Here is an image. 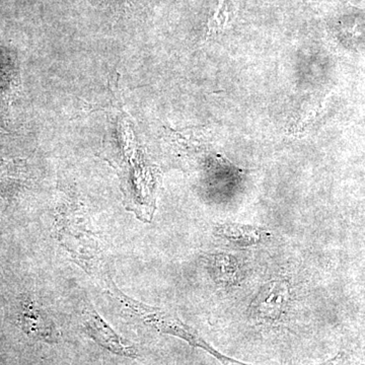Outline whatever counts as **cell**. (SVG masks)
<instances>
[{"label": "cell", "instance_id": "cell-6", "mask_svg": "<svg viewBox=\"0 0 365 365\" xmlns=\"http://www.w3.org/2000/svg\"><path fill=\"white\" fill-rule=\"evenodd\" d=\"M208 266L216 282L222 285H234L241 276V265L232 255L212 254L208 257Z\"/></svg>", "mask_w": 365, "mask_h": 365}, {"label": "cell", "instance_id": "cell-1", "mask_svg": "<svg viewBox=\"0 0 365 365\" xmlns=\"http://www.w3.org/2000/svg\"><path fill=\"white\" fill-rule=\"evenodd\" d=\"M292 289L289 281L274 278L262 287L251 304L255 318L275 323L284 317L292 304Z\"/></svg>", "mask_w": 365, "mask_h": 365}, {"label": "cell", "instance_id": "cell-4", "mask_svg": "<svg viewBox=\"0 0 365 365\" xmlns=\"http://www.w3.org/2000/svg\"><path fill=\"white\" fill-rule=\"evenodd\" d=\"M26 182L28 169L24 160L0 158V196H14L23 190Z\"/></svg>", "mask_w": 365, "mask_h": 365}, {"label": "cell", "instance_id": "cell-3", "mask_svg": "<svg viewBox=\"0 0 365 365\" xmlns=\"http://www.w3.org/2000/svg\"><path fill=\"white\" fill-rule=\"evenodd\" d=\"M21 323L25 332L32 337L45 342H56L58 339V333L48 314L30 300L21 304Z\"/></svg>", "mask_w": 365, "mask_h": 365}, {"label": "cell", "instance_id": "cell-5", "mask_svg": "<svg viewBox=\"0 0 365 365\" xmlns=\"http://www.w3.org/2000/svg\"><path fill=\"white\" fill-rule=\"evenodd\" d=\"M215 234L237 247H252L267 237L268 232L253 225L225 222L217 225Z\"/></svg>", "mask_w": 365, "mask_h": 365}, {"label": "cell", "instance_id": "cell-2", "mask_svg": "<svg viewBox=\"0 0 365 365\" xmlns=\"http://www.w3.org/2000/svg\"><path fill=\"white\" fill-rule=\"evenodd\" d=\"M83 319L86 333L98 345L120 356L131 359L138 356V350L135 346L118 335L93 307H86Z\"/></svg>", "mask_w": 365, "mask_h": 365}]
</instances>
